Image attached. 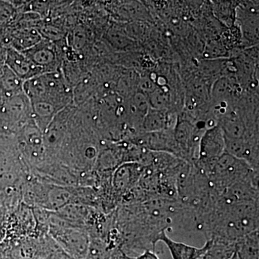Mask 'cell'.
<instances>
[{
	"instance_id": "obj_1",
	"label": "cell",
	"mask_w": 259,
	"mask_h": 259,
	"mask_svg": "<svg viewBox=\"0 0 259 259\" xmlns=\"http://www.w3.org/2000/svg\"><path fill=\"white\" fill-rule=\"evenodd\" d=\"M23 92L30 102H47L59 111L69 105L72 97L66 79L58 71L44 73L24 81Z\"/></svg>"
},
{
	"instance_id": "obj_2",
	"label": "cell",
	"mask_w": 259,
	"mask_h": 259,
	"mask_svg": "<svg viewBox=\"0 0 259 259\" xmlns=\"http://www.w3.org/2000/svg\"><path fill=\"white\" fill-rule=\"evenodd\" d=\"M49 236L66 254L74 259H85L88 255L90 236L88 231L61 224L50 219Z\"/></svg>"
},
{
	"instance_id": "obj_3",
	"label": "cell",
	"mask_w": 259,
	"mask_h": 259,
	"mask_svg": "<svg viewBox=\"0 0 259 259\" xmlns=\"http://www.w3.org/2000/svg\"><path fill=\"white\" fill-rule=\"evenodd\" d=\"M226 152V141L219 125L204 131L199 144L198 158L194 166L202 175L207 177L216 161Z\"/></svg>"
},
{
	"instance_id": "obj_4",
	"label": "cell",
	"mask_w": 259,
	"mask_h": 259,
	"mask_svg": "<svg viewBox=\"0 0 259 259\" xmlns=\"http://www.w3.org/2000/svg\"><path fill=\"white\" fill-rule=\"evenodd\" d=\"M163 242L166 245L173 259H199L202 258L209 249L212 240L206 242L203 247L197 248L185 244L182 242L174 241L167 236L165 231H161L153 238V245L156 248L158 242Z\"/></svg>"
},
{
	"instance_id": "obj_5",
	"label": "cell",
	"mask_w": 259,
	"mask_h": 259,
	"mask_svg": "<svg viewBox=\"0 0 259 259\" xmlns=\"http://www.w3.org/2000/svg\"><path fill=\"white\" fill-rule=\"evenodd\" d=\"M21 52L36 66L41 68L44 73L57 71V55L51 42L42 40L35 47Z\"/></svg>"
},
{
	"instance_id": "obj_6",
	"label": "cell",
	"mask_w": 259,
	"mask_h": 259,
	"mask_svg": "<svg viewBox=\"0 0 259 259\" xmlns=\"http://www.w3.org/2000/svg\"><path fill=\"white\" fill-rule=\"evenodd\" d=\"M7 63L20 79L25 81L44 74V70L38 67L21 51L11 49L7 55Z\"/></svg>"
},
{
	"instance_id": "obj_7",
	"label": "cell",
	"mask_w": 259,
	"mask_h": 259,
	"mask_svg": "<svg viewBox=\"0 0 259 259\" xmlns=\"http://www.w3.org/2000/svg\"><path fill=\"white\" fill-rule=\"evenodd\" d=\"M139 144L143 147L156 152L176 155V146L174 139L173 130L146 133L140 138Z\"/></svg>"
},
{
	"instance_id": "obj_8",
	"label": "cell",
	"mask_w": 259,
	"mask_h": 259,
	"mask_svg": "<svg viewBox=\"0 0 259 259\" xmlns=\"http://www.w3.org/2000/svg\"><path fill=\"white\" fill-rule=\"evenodd\" d=\"M141 164L130 162L117 167L112 177V185L118 193L124 194L132 188L142 175Z\"/></svg>"
},
{
	"instance_id": "obj_9",
	"label": "cell",
	"mask_w": 259,
	"mask_h": 259,
	"mask_svg": "<svg viewBox=\"0 0 259 259\" xmlns=\"http://www.w3.org/2000/svg\"><path fill=\"white\" fill-rule=\"evenodd\" d=\"M235 252L239 259H259L258 230L240 238L235 244Z\"/></svg>"
},
{
	"instance_id": "obj_10",
	"label": "cell",
	"mask_w": 259,
	"mask_h": 259,
	"mask_svg": "<svg viewBox=\"0 0 259 259\" xmlns=\"http://www.w3.org/2000/svg\"><path fill=\"white\" fill-rule=\"evenodd\" d=\"M171 124L168 115L163 110L151 109L144 116L142 128L146 133L159 132L171 130Z\"/></svg>"
},
{
	"instance_id": "obj_11",
	"label": "cell",
	"mask_w": 259,
	"mask_h": 259,
	"mask_svg": "<svg viewBox=\"0 0 259 259\" xmlns=\"http://www.w3.org/2000/svg\"><path fill=\"white\" fill-rule=\"evenodd\" d=\"M15 50L25 51L35 47L42 40L37 29L22 27L18 29L14 35Z\"/></svg>"
},
{
	"instance_id": "obj_12",
	"label": "cell",
	"mask_w": 259,
	"mask_h": 259,
	"mask_svg": "<svg viewBox=\"0 0 259 259\" xmlns=\"http://www.w3.org/2000/svg\"><path fill=\"white\" fill-rule=\"evenodd\" d=\"M246 15H242L238 18L241 21L242 30L245 38L250 40H258V15L250 11L245 12Z\"/></svg>"
},
{
	"instance_id": "obj_13",
	"label": "cell",
	"mask_w": 259,
	"mask_h": 259,
	"mask_svg": "<svg viewBox=\"0 0 259 259\" xmlns=\"http://www.w3.org/2000/svg\"><path fill=\"white\" fill-rule=\"evenodd\" d=\"M168 96L166 91L163 89H156L151 92L149 96L150 103L152 105L153 109L163 110L168 102Z\"/></svg>"
},
{
	"instance_id": "obj_14",
	"label": "cell",
	"mask_w": 259,
	"mask_h": 259,
	"mask_svg": "<svg viewBox=\"0 0 259 259\" xmlns=\"http://www.w3.org/2000/svg\"><path fill=\"white\" fill-rule=\"evenodd\" d=\"M71 257H70L69 255L66 254V253L61 249L60 247L56 248L54 251L51 252L50 254L47 255L44 259H71Z\"/></svg>"
},
{
	"instance_id": "obj_15",
	"label": "cell",
	"mask_w": 259,
	"mask_h": 259,
	"mask_svg": "<svg viewBox=\"0 0 259 259\" xmlns=\"http://www.w3.org/2000/svg\"><path fill=\"white\" fill-rule=\"evenodd\" d=\"M135 258L136 259H160L155 252L150 250H145L141 254L135 257Z\"/></svg>"
},
{
	"instance_id": "obj_16",
	"label": "cell",
	"mask_w": 259,
	"mask_h": 259,
	"mask_svg": "<svg viewBox=\"0 0 259 259\" xmlns=\"http://www.w3.org/2000/svg\"><path fill=\"white\" fill-rule=\"evenodd\" d=\"M229 259H239V258H238V255H237V253L235 252Z\"/></svg>"
},
{
	"instance_id": "obj_17",
	"label": "cell",
	"mask_w": 259,
	"mask_h": 259,
	"mask_svg": "<svg viewBox=\"0 0 259 259\" xmlns=\"http://www.w3.org/2000/svg\"><path fill=\"white\" fill-rule=\"evenodd\" d=\"M71 259H74V258H71Z\"/></svg>"
}]
</instances>
